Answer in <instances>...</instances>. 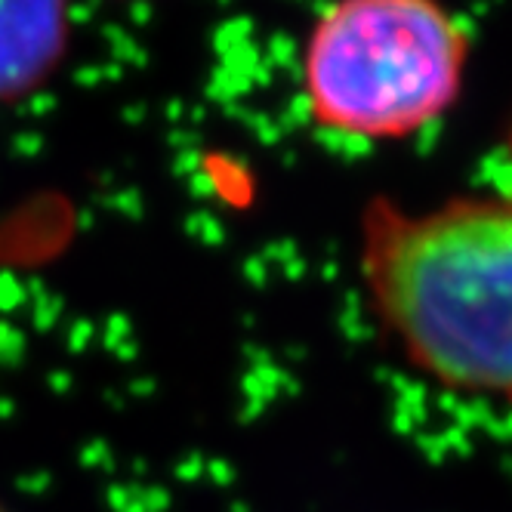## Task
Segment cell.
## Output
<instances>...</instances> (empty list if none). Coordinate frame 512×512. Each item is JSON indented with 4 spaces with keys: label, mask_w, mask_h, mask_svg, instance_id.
Segmentation results:
<instances>
[{
    "label": "cell",
    "mask_w": 512,
    "mask_h": 512,
    "mask_svg": "<svg viewBox=\"0 0 512 512\" xmlns=\"http://www.w3.org/2000/svg\"><path fill=\"white\" fill-rule=\"evenodd\" d=\"M62 4H0V102L31 93L68 47Z\"/></svg>",
    "instance_id": "3"
},
{
    "label": "cell",
    "mask_w": 512,
    "mask_h": 512,
    "mask_svg": "<svg viewBox=\"0 0 512 512\" xmlns=\"http://www.w3.org/2000/svg\"><path fill=\"white\" fill-rule=\"evenodd\" d=\"M361 278L414 368L454 392L512 405V201L466 195L361 219Z\"/></svg>",
    "instance_id": "1"
},
{
    "label": "cell",
    "mask_w": 512,
    "mask_h": 512,
    "mask_svg": "<svg viewBox=\"0 0 512 512\" xmlns=\"http://www.w3.org/2000/svg\"><path fill=\"white\" fill-rule=\"evenodd\" d=\"M0 512H4V509H0Z\"/></svg>",
    "instance_id": "4"
},
{
    "label": "cell",
    "mask_w": 512,
    "mask_h": 512,
    "mask_svg": "<svg viewBox=\"0 0 512 512\" xmlns=\"http://www.w3.org/2000/svg\"><path fill=\"white\" fill-rule=\"evenodd\" d=\"M469 34L426 0H349L324 10L303 47L312 121L352 139H401L460 99Z\"/></svg>",
    "instance_id": "2"
}]
</instances>
